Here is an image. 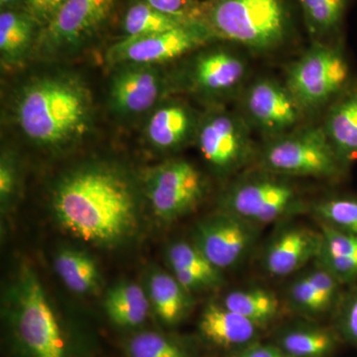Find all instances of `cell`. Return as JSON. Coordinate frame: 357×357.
Instances as JSON below:
<instances>
[{
  "label": "cell",
  "mask_w": 357,
  "mask_h": 357,
  "mask_svg": "<svg viewBox=\"0 0 357 357\" xmlns=\"http://www.w3.org/2000/svg\"><path fill=\"white\" fill-rule=\"evenodd\" d=\"M53 208L63 229L96 245L121 243L137 227L135 192L114 167L86 166L66 176L56 187Z\"/></svg>",
  "instance_id": "obj_1"
},
{
  "label": "cell",
  "mask_w": 357,
  "mask_h": 357,
  "mask_svg": "<svg viewBox=\"0 0 357 357\" xmlns=\"http://www.w3.org/2000/svg\"><path fill=\"white\" fill-rule=\"evenodd\" d=\"M15 102L20 130L38 146L69 147L91 128L93 100L77 77L56 75L32 79L21 89Z\"/></svg>",
  "instance_id": "obj_2"
},
{
  "label": "cell",
  "mask_w": 357,
  "mask_h": 357,
  "mask_svg": "<svg viewBox=\"0 0 357 357\" xmlns=\"http://www.w3.org/2000/svg\"><path fill=\"white\" fill-rule=\"evenodd\" d=\"M201 20L213 38L243 45L256 52L274 50L287 36L284 0H211Z\"/></svg>",
  "instance_id": "obj_3"
},
{
  "label": "cell",
  "mask_w": 357,
  "mask_h": 357,
  "mask_svg": "<svg viewBox=\"0 0 357 357\" xmlns=\"http://www.w3.org/2000/svg\"><path fill=\"white\" fill-rule=\"evenodd\" d=\"M10 294L16 330L29 356L68 357L62 328L31 268H21Z\"/></svg>",
  "instance_id": "obj_4"
},
{
  "label": "cell",
  "mask_w": 357,
  "mask_h": 357,
  "mask_svg": "<svg viewBox=\"0 0 357 357\" xmlns=\"http://www.w3.org/2000/svg\"><path fill=\"white\" fill-rule=\"evenodd\" d=\"M351 83L342 45L317 43L290 66L285 86L303 110H310L335 100Z\"/></svg>",
  "instance_id": "obj_5"
},
{
  "label": "cell",
  "mask_w": 357,
  "mask_h": 357,
  "mask_svg": "<svg viewBox=\"0 0 357 357\" xmlns=\"http://www.w3.org/2000/svg\"><path fill=\"white\" fill-rule=\"evenodd\" d=\"M263 163L280 175L337 178L347 173L323 128H307L272 137Z\"/></svg>",
  "instance_id": "obj_6"
},
{
  "label": "cell",
  "mask_w": 357,
  "mask_h": 357,
  "mask_svg": "<svg viewBox=\"0 0 357 357\" xmlns=\"http://www.w3.org/2000/svg\"><path fill=\"white\" fill-rule=\"evenodd\" d=\"M196 136L204 159L220 174L236 172L255 152L248 122L227 110L208 112L199 121Z\"/></svg>",
  "instance_id": "obj_7"
},
{
  "label": "cell",
  "mask_w": 357,
  "mask_h": 357,
  "mask_svg": "<svg viewBox=\"0 0 357 357\" xmlns=\"http://www.w3.org/2000/svg\"><path fill=\"white\" fill-rule=\"evenodd\" d=\"M223 208L252 223L274 222L300 206L292 185L274 176H255L231 185L222 199Z\"/></svg>",
  "instance_id": "obj_8"
},
{
  "label": "cell",
  "mask_w": 357,
  "mask_h": 357,
  "mask_svg": "<svg viewBox=\"0 0 357 357\" xmlns=\"http://www.w3.org/2000/svg\"><path fill=\"white\" fill-rule=\"evenodd\" d=\"M203 175L190 162L174 160L155 168L147 180V194L155 215L173 220L192 210L204 198Z\"/></svg>",
  "instance_id": "obj_9"
},
{
  "label": "cell",
  "mask_w": 357,
  "mask_h": 357,
  "mask_svg": "<svg viewBox=\"0 0 357 357\" xmlns=\"http://www.w3.org/2000/svg\"><path fill=\"white\" fill-rule=\"evenodd\" d=\"M213 38L201 20L191 21L169 31L126 38L109 52L114 63L131 65L159 64L189 53Z\"/></svg>",
  "instance_id": "obj_10"
},
{
  "label": "cell",
  "mask_w": 357,
  "mask_h": 357,
  "mask_svg": "<svg viewBox=\"0 0 357 357\" xmlns=\"http://www.w3.org/2000/svg\"><path fill=\"white\" fill-rule=\"evenodd\" d=\"M256 236L255 223L225 211L199 223L195 230L194 245L211 264L222 270L243 259Z\"/></svg>",
  "instance_id": "obj_11"
},
{
  "label": "cell",
  "mask_w": 357,
  "mask_h": 357,
  "mask_svg": "<svg viewBox=\"0 0 357 357\" xmlns=\"http://www.w3.org/2000/svg\"><path fill=\"white\" fill-rule=\"evenodd\" d=\"M244 107L256 128L271 137L290 132L304 112L287 86L270 79H258L249 86Z\"/></svg>",
  "instance_id": "obj_12"
},
{
  "label": "cell",
  "mask_w": 357,
  "mask_h": 357,
  "mask_svg": "<svg viewBox=\"0 0 357 357\" xmlns=\"http://www.w3.org/2000/svg\"><path fill=\"white\" fill-rule=\"evenodd\" d=\"M114 3L115 0H66L47 25L45 47L54 51L77 46L102 25Z\"/></svg>",
  "instance_id": "obj_13"
},
{
  "label": "cell",
  "mask_w": 357,
  "mask_h": 357,
  "mask_svg": "<svg viewBox=\"0 0 357 357\" xmlns=\"http://www.w3.org/2000/svg\"><path fill=\"white\" fill-rule=\"evenodd\" d=\"M190 72L192 88L203 95L222 96L236 91L245 77L243 58L225 49L204 52L195 59Z\"/></svg>",
  "instance_id": "obj_14"
},
{
  "label": "cell",
  "mask_w": 357,
  "mask_h": 357,
  "mask_svg": "<svg viewBox=\"0 0 357 357\" xmlns=\"http://www.w3.org/2000/svg\"><path fill=\"white\" fill-rule=\"evenodd\" d=\"M161 77L150 66L132 65L117 73L110 86V102L119 114H139L151 109L161 95Z\"/></svg>",
  "instance_id": "obj_15"
},
{
  "label": "cell",
  "mask_w": 357,
  "mask_h": 357,
  "mask_svg": "<svg viewBox=\"0 0 357 357\" xmlns=\"http://www.w3.org/2000/svg\"><path fill=\"white\" fill-rule=\"evenodd\" d=\"M321 234L305 227H289L281 231L268 246L265 268L270 274L285 276L297 271L321 250Z\"/></svg>",
  "instance_id": "obj_16"
},
{
  "label": "cell",
  "mask_w": 357,
  "mask_h": 357,
  "mask_svg": "<svg viewBox=\"0 0 357 357\" xmlns=\"http://www.w3.org/2000/svg\"><path fill=\"white\" fill-rule=\"evenodd\" d=\"M321 128L342 165L349 168L357 159V81L333 100Z\"/></svg>",
  "instance_id": "obj_17"
},
{
  "label": "cell",
  "mask_w": 357,
  "mask_h": 357,
  "mask_svg": "<svg viewBox=\"0 0 357 357\" xmlns=\"http://www.w3.org/2000/svg\"><path fill=\"white\" fill-rule=\"evenodd\" d=\"M198 126L194 112L188 105L181 102L166 103L150 117L146 136L157 149L175 150L196 135Z\"/></svg>",
  "instance_id": "obj_18"
},
{
  "label": "cell",
  "mask_w": 357,
  "mask_h": 357,
  "mask_svg": "<svg viewBox=\"0 0 357 357\" xmlns=\"http://www.w3.org/2000/svg\"><path fill=\"white\" fill-rule=\"evenodd\" d=\"M255 325L245 317L227 309L223 305H208L202 314L199 331L204 337L220 347H238L252 340Z\"/></svg>",
  "instance_id": "obj_19"
},
{
  "label": "cell",
  "mask_w": 357,
  "mask_h": 357,
  "mask_svg": "<svg viewBox=\"0 0 357 357\" xmlns=\"http://www.w3.org/2000/svg\"><path fill=\"white\" fill-rule=\"evenodd\" d=\"M321 250L317 259L340 283L357 279V234L323 225Z\"/></svg>",
  "instance_id": "obj_20"
},
{
  "label": "cell",
  "mask_w": 357,
  "mask_h": 357,
  "mask_svg": "<svg viewBox=\"0 0 357 357\" xmlns=\"http://www.w3.org/2000/svg\"><path fill=\"white\" fill-rule=\"evenodd\" d=\"M168 260L174 277L188 292L213 287L222 280L220 270L211 264L194 244H173L169 248Z\"/></svg>",
  "instance_id": "obj_21"
},
{
  "label": "cell",
  "mask_w": 357,
  "mask_h": 357,
  "mask_svg": "<svg viewBox=\"0 0 357 357\" xmlns=\"http://www.w3.org/2000/svg\"><path fill=\"white\" fill-rule=\"evenodd\" d=\"M149 303V298L139 285L132 282H121L107 292L105 310L115 325L133 328L146 319Z\"/></svg>",
  "instance_id": "obj_22"
},
{
  "label": "cell",
  "mask_w": 357,
  "mask_h": 357,
  "mask_svg": "<svg viewBox=\"0 0 357 357\" xmlns=\"http://www.w3.org/2000/svg\"><path fill=\"white\" fill-rule=\"evenodd\" d=\"M148 295L159 318L169 325L180 321L191 305L188 291L177 279L161 271L150 276Z\"/></svg>",
  "instance_id": "obj_23"
},
{
  "label": "cell",
  "mask_w": 357,
  "mask_h": 357,
  "mask_svg": "<svg viewBox=\"0 0 357 357\" xmlns=\"http://www.w3.org/2000/svg\"><path fill=\"white\" fill-rule=\"evenodd\" d=\"M29 13L8 9L0 14V54L3 64H18L31 47L35 27Z\"/></svg>",
  "instance_id": "obj_24"
},
{
  "label": "cell",
  "mask_w": 357,
  "mask_h": 357,
  "mask_svg": "<svg viewBox=\"0 0 357 357\" xmlns=\"http://www.w3.org/2000/svg\"><path fill=\"white\" fill-rule=\"evenodd\" d=\"M54 264L61 280L74 293L93 292L100 284V271L95 260L79 249H61Z\"/></svg>",
  "instance_id": "obj_25"
},
{
  "label": "cell",
  "mask_w": 357,
  "mask_h": 357,
  "mask_svg": "<svg viewBox=\"0 0 357 357\" xmlns=\"http://www.w3.org/2000/svg\"><path fill=\"white\" fill-rule=\"evenodd\" d=\"M222 305L257 326L271 321L279 312L276 296L261 288L234 291L225 298Z\"/></svg>",
  "instance_id": "obj_26"
},
{
  "label": "cell",
  "mask_w": 357,
  "mask_h": 357,
  "mask_svg": "<svg viewBox=\"0 0 357 357\" xmlns=\"http://www.w3.org/2000/svg\"><path fill=\"white\" fill-rule=\"evenodd\" d=\"M191 21L195 20L169 15L142 1L128 9L124 17L123 27L128 38H136L169 31Z\"/></svg>",
  "instance_id": "obj_27"
},
{
  "label": "cell",
  "mask_w": 357,
  "mask_h": 357,
  "mask_svg": "<svg viewBox=\"0 0 357 357\" xmlns=\"http://www.w3.org/2000/svg\"><path fill=\"white\" fill-rule=\"evenodd\" d=\"M310 31L321 35L337 31L344 20L349 0H298Z\"/></svg>",
  "instance_id": "obj_28"
},
{
  "label": "cell",
  "mask_w": 357,
  "mask_h": 357,
  "mask_svg": "<svg viewBox=\"0 0 357 357\" xmlns=\"http://www.w3.org/2000/svg\"><path fill=\"white\" fill-rule=\"evenodd\" d=\"M333 345L331 333L317 328H296L281 338V349L292 357H323Z\"/></svg>",
  "instance_id": "obj_29"
},
{
  "label": "cell",
  "mask_w": 357,
  "mask_h": 357,
  "mask_svg": "<svg viewBox=\"0 0 357 357\" xmlns=\"http://www.w3.org/2000/svg\"><path fill=\"white\" fill-rule=\"evenodd\" d=\"M316 213L326 225L357 234V199L337 197L321 201L316 206Z\"/></svg>",
  "instance_id": "obj_30"
},
{
  "label": "cell",
  "mask_w": 357,
  "mask_h": 357,
  "mask_svg": "<svg viewBox=\"0 0 357 357\" xmlns=\"http://www.w3.org/2000/svg\"><path fill=\"white\" fill-rule=\"evenodd\" d=\"M130 357H187L180 347L158 333H143L128 344Z\"/></svg>",
  "instance_id": "obj_31"
},
{
  "label": "cell",
  "mask_w": 357,
  "mask_h": 357,
  "mask_svg": "<svg viewBox=\"0 0 357 357\" xmlns=\"http://www.w3.org/2000/svg\"><path fill=\"white\" fill-rule=\"evenodd\" d=\"M289 296L294 306L301 311L317 314L328 307L307 274L293 282Z\"/></svg>",
  "instance_id": "obj_32"
},
{
  "label": "cell",
  "mask_w": 357,
  "mask_h": 357,
  "mask_svg": "<svg viewBox=\"0 0 357 357\" xmlns=\"http://www.w3.org/2000/svg\"><path fill=\"white\" fill-rule=\"evenodd\" d=\"M157 10L187 20H201L202 8L192 0H143Z\"/></svg>",
  "instance_id": "obj_33"
},
{
  "label": "cell",
  "mask_w": 357,
  "mask_h": 357,
  "mask_svg": "<svg viewBox=\"0 0 357 357\" xmlns=\"http://www.w3.org/2000/svg\"><path fill=\"white\" fill-rule=\"evenodd\" d=\"M17 168L11 155L4 154L0 164V199L2 206L9 201L17 187Z\"/></svg>",
  "instance_id": "obj_34"
},
{
  "label": "cell",
  "mask_w": 357,
  "mask_h": 357,
  "mask_svg": "<svg viewBox=\"0 0 357 357\" xmlns=\"http://www.w3.org/2000/svg\"><path fill=\"white\" fill-rule=\"evenodd\" d=\"M28 13L36 22L48 25L53 20L66 0H25Z\"/></svg>",
  "instance_id": "obj_35"
},
{
  "label": "cell",
  "mask_w": 357,
  "mask_h": 357,
  "mask_svg": "<svg viewBox=\"0 0 357 357\" xmlns=\"http://www.w3.org/2000/svg\"><path fill=\"white\" fill-rule=\"evenodd\" d=\"M342 324L347 337L357 344V289L342 301Z\"/></svg>",
  "instance_id": "obj_36"
},
{
  "label": "cell",
  "mask_w": 357,
  "mask_h": 357,
  "mask_svg": "<svg viewBox=\"0 0 357 357\" xmlns=\"http://www.w3.org/2000/svg\"><path fill=\"white\" fill-rule=\"evenodd\" d=\"M234 357H292L286 354L281 347L273 345L252 344L248 345L243 351Z\"/></svg>",
  "instance_id": "obj_37"
},
{
  "label": "cell",
  "mask_w": 357,
  "mask_h": 357,
  "mask_svg": "<svg viewBox=\"0 0 357 357\" xmlns=\"http://www.w3.org/2000/svg\"><path fill=\"white\" fill-rule=\"evenodd\" d=\"M20 0H0V6L4 10H8L11 7L16 6Z\"/></svg>",
  "instance_id": "obj_38"
}]
</instances>
